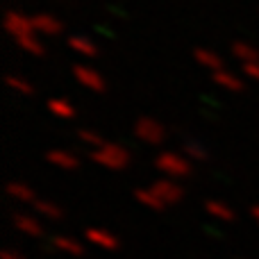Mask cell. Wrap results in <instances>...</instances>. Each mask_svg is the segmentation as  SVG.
<instances>
[{
	"mask_svg": "<svg viewBox=\"0 0 259 259\" xmlns=\"http://www.w3.org/2000/svg\"><path fill=\"white\" fill-rule=\"evenodd\" d=\"M89 157L98 166H103V168H107V170H123V168H127L130 161H132V155H130L127 148L121 146V143H114V141H105L103 146L94 148Z\"/></svg>",
	"mask_w": 259,
	"mask_h": 259,
	"instance_id": "cell-1",
	"label": "cell"
},
{
	"mask_svg": "<svg viewBox=\"0 0 259 259\" xmlns=\"http://www.w3.org/2000/svg\"><path fill=\"white\" fill-rule=\"evenodd\" d=\"M155 168L159 170L164 178L170 180H184L191 175L193 164L182 155V152H175V150H164L155 157Z\"/></svg>",
	"mask_w": 259,
	"mask_h": 259,
	"instance_id": "cell-2",
	"label": "cell"
},
{
	"mask_svg": "<svg viewBox=\"0 0 259 259\" xmlns=\"http://www.w3.org/2000/svg\"><path fill=\"white\" fill-rule=\"evenodd\" d=\"M134 137L139 141L148 143V146H161L166 141V127L161 125L157 118L150 116H141L134 123Z\"/></svg>",
	"mask_w": 259,
	"mask_h": 259,
	"instance_id": "cell-3",
	"label": "cell"
},
{
	"mask_svg": "<svg viewBox=\"0 0 259 259\" xmlns=\"http://www.w3.org/2000/svg\"><path fill=\"white\" fill-rule=\"evenodd\" d=\"M73 77L77 80L80 87H84L87 91H94V94H103L107 89V82H105L103 73L98 68L89 66V64H75L73 66Z\"/></svg>",
	"mask_w": 259,
	"mask_h": 259,
	"instance_id": "cell-4",
	"label": "cell"
},
{
	"mask_svg": "<svg viewBox=\"0 0 259 259\" xmlns=\"http://www.w3.org/2000/svg\"><path fill=\"white\" fill-rule=\"evenodd\" d=\"M3 25H5V32H7L14 41L23 39V36L36 34L34 23H32V16H27V14H23V12H7L5 14Z\"/></svg>",
	"mask_w": 259,
	"mask_h": 259,
	"instance_id": "cell-5",
	"label": "cell"
},
{
	"mask_svg": "<svg viewBox=\"0 0 259 259\" xmlns=\"http://www.w3.org/2000/svg\"><path fill=\"white\" fill-rule=\"evenodd\" d=\"M150 189L155 191V196L164 202L166 207L170 205H178V202L184 200V189L178 180H170V178H159L150 184Z\"/></svg>",
	"mask_w": 259,
	"mask_h": 259,
	"instance_id": "cell-6",
	"label": "cell"
},
{
	"mask_svg": "<svg viewBox=\"0 0 259 259\" xmlns=\"http://www.w3.org/2000/svg\"><path fill=\"white\" fill-rule=\"evenodd\" d=\"M84 239L91 243V246L100 248V250H118L121 248V241H118V237L114 232H109V230L105 228H87L84 230Z\"/></svg>",
	"mask_w": 259,
	"mask_h": 259,
	"instance_id": "cell-7",
	"label": "cell"
},
{
	"mask_svg": "<svg viewBox=\"0 0 259 259\" xmlns=\"http://www.w3.org/2000/svg\"><path fill=\"white\" fill-rule=\"evenodd\" d=\"M32 23H34L36 34L41 36H59L64 32L62 21L57 16H53V14H34Z\"/></svg>",
	"mask_w": 259,
	"mask_h": 259,
	"instance_id": "cell-8",
	"label": "cell"
},
{
	"mask_svg": "<svg viewBox=\"0 0 259 259\" xmlns=\"http://www.w3.org/2000/svg\"><path fill=\"white\" fill-rule=\"evenodd\" d=\"M12 223H14V228H16L21 234H25V237H32V239L44 237V225H41V221L32 214H14Z\"/></svg>",
	"mask_w": 259,
	"mask_h": 259,
	"instance_id": "cell-9",
	"label": "cell"
},
{
	"mask_svg": "<svg viewBox=\"0 0 259 259\" xmlns=\"http://www.w3.org/2000/svg\"><path fill=\"white\" fill-rule=\"evenodd\" d=\"M50 246H53V250L64 252V255H71V257L84 255V246H82V241L68 237V234H55V237L50 239Z\"/></svg>",
	"mask_w": 259,
	"mask_h": 259,
	"instance_id": "cell-10",
	"label": "cell"
},
{
	"mask_svg": "<svg viewBox=\"0 0 259 259\" xmlns=\"http://www.w3.org/2000/svg\"><path fill=\"white\" fill-rule=\"evenodd\" d=\"M46 161H48V164H53L55 168H62V170H75L77 166H80V159H77L71 150H64V148L48 150Z\"/></svg>",
	"mask_w": 259,
	"mask_h": 259,
	"instance_id": "cell-11",
	"label": "cell"
},
{
	"mask_svg": "<svg viewBox=\"0 0 259 259\" xmlns=\"http://www.w3.org/2000/svg\"><path fill=\"white\" fill-rule=\"evenodd\" d=\"M205 214L211 216L214 221H219V223H232V221L237 219L232 207L223 200H216V198H211V200L205 202Z\"/></svg>",
	"mask_w": 259,
	"mask_h": 259,
	"instance_id": "cell-12",
	"label": "cell"
},
{
	"mask_svg": "<svg viewBox=\"0 0 259 259\" xmlns=\"http://www.w3.org/2000/svg\"><path fill=\"white\" fill-rule=\"evenodd\" d=\"M193 59H196L202 68H207V71H211V73L225 68L223 57H221L216 50H211V48H196V50H193Z\"/></svg>",
	"mask_w": 259,
	"mask_h": 259,
	"instance_id": "cell-13",
	"label": "cell"
},
{
	"mask_svg": "<svg viewBox=\"0 0 259 259\" xmlns=\"http://www.w3.org/2000/svg\"><path fill=\"white\" fill-rule=\"evenodd\" d=\"M211 80H214V84L216 87H221V89H225V91H243V80L237 75V73H232V71H228V68H221V71H216V73H211Z\"/></svg>",
	"mask_w": 259,
	"mask_h": 259,
	"instance_id": "cell-14",
	"label": "cell"
},
{
	"mask_svg": "<svg viewBox=\"0 0 259 259\" xmlns=\"http://www.w3.org/2000/svg\"><path fill=\"white\" fill-rule=\"evenodd\" d=\"M68 48L73 50V53H77L80 57H96L98 55V46L94 44V41L89 39V36H84V34H73V36H68Z\"/></svg>",
	"mask_w": 259,
	"mask_h": 259,
	"instance_id": "cell-15",
	"label": "cell"
},
{
	"mask_svg": "<svg viewBox=\"0 0 259 259\" xmlns=\"http://www.w3.org/2000/svg\"><path fill=\"white\" fill-rule=\"evenodd\" d=\"M7 196L12 198V200L27 202V205H32V202L36 200L34 189H32L30 184H25V182H18V180H14V182L7 184Z\"/></svg>",
	"mask_w": 259,
	"mask_h": 259,
	"instance_id": "cell-16",
	"label": "cell"
},
{
	"mask_svg": "<svg viewBox=\"0 0 259 259\" xmlns=\"http://www.w3.org/2000/svg\"><path fill=\"white\" fill-rule=\"evenodd\" d=\"M32 209H34L36 216H44V219H50V221H57L64 216L62 207L53 200H46V198H36V200L32 202Z\"/></svg>",
	"mask_w": 259,
	"mask_h": 259,
	"instance_id": "cell-17",
	"label": "cell"
},
{
	"mask_svg": "<svg viewBox=\"0 0 259 259\" xmlns=\"http://www.w3.org/2000/svg\"><path fill=\"white\" fill-rule=\"evenodd\" d=\"M134 198H137L139 205L146 207V209H150V211H164V209H166V205L155 196V191H152L150 187L137 189V191H134Z\"/></svg>",
	"mask_w": 259,
	"mask_h": 259,
	"instance_id": "cell-18",
	"label": "cell"
},
{
	"mask_svg": "<svg viewBox=\"0 0 259 259\" xmlns=\"http://www.w3.org/2000/svg\"><path fill=\"white\" fill-rule=\"evenodd\" d=\"M48 112L53 114L55 118H62V121H68V118L75 116V107H73V103L68 98H50Z\"/></svg>",
	"mask_w": 259,
	"mask_h": 259,
	"instance_id": "cell-19",
	"label": "cell"
},
{
	"mask_svg": "<svg viewBox=\"0 0 259 259\" xmlns=\"http://www.w3.org/2000/svg\"><path fill=\"white\" fill-rule=\"evenodd\" d=\"M232 55L239 59L241 64H250V62H259V48H255L248 41H234L232 44Z\"/></svg>",
	"mask_w": 259,
	"mask_h": 259,
	"instance_id": "cell-20",
	"label": "cell"
},
{
	"mask_svg": "<svg viewBox=\"0 0 259 259\" xmlns=\"http://www.w3.org/2000/svg\"><path fill=\"white\" fill-rule=\"evenodd\" d=\"M182 155L187 157L189 161H207L209 159V155H207V150L200 146V141H193V139H189V141H184L182 146Z\"/></svg>",
	"mask_w": 259,
	"mask_h": 259,
	"instance_id": "cell-21",
	"label": "cell"
},
{
	"mask_svg": "<svg viewBox=\"0 0 259 259\" xmlns=\"http://www.w3.org/2000/svg\"><path fill=\"white\" fill-rule=\"evenodd\" d=\"M16 46L21 50H25L27 55H34V57H41L44 55V44H41L39 34H32V36H23V39H16Z\"/></svg>",
	"mask_w": 259,
	"mask_h": 259,
	"instance_id": "cell-22",
	"label": "cell"
},
{
	"mask_svg": "<svg viewBox=\"0 0 259 259\" xmlns=\"http://www.w3.org/2000/svg\"><path fill=\"white\" fill-rule=\"evenodd\" d=\"M7 87L12 91H16L18 96H32L34 94V87L30 80H25L23 75H7Z\"/></svg>",
	"mask_w": 259,
	"mask_h": 259,
	"instance_id": "cell-23",
	"label": "cell"
},
{
	"mask_svg": "<svg viewBox=\"0 0 259 259\" xmlns=\"http://www.w3.org/2000/svg\"><path fill=\"white\" fill-rule=\"evenodd\" d=\"M77 139H80L82 143H87V146H91V150L94 148H98V146H103L105 143V139L100 137L96 130H89V127H82V130H77Z\"/></svg>",
	"mask_w": 259,
	"mask_h": 259,
	"instance_id": "cell-24",
	"label": "cell"
},
{
	"mask_svg": "<svg viewBox=\"0 0 259 259\" xmlns=\"http://www.w3.org/2000/svg\"><path fill=\"white\" fill-rule=\"evenodd\" d=\"M241 68H243V75H246L248 80H252V82H257L259 84V62L241 64Z\"/></svg>",
	"mask_w": 259,
	"mask_h": 259,
	"instance_id": "cell-25",
	"label": "cell"
},
{
	"mask_svg": "<svg viewBox=\"0 0 259 259\" xmlns=\"http://www.w3.org/2000/svg\"><path fill=\"white\" fill-rule=\"evenodd\" d=\"M0 259H27L23 252H18L16 248H5L3 255H0Z\"/></svg>",
	"mask_w": 259,
	"mask_h": 259,
	"instance_id": "cell-26",
	"label": "cell"
},
{
	"mask_svg": "<svg viewBox=\"0 0 259 259\" xmlns=\"http://www.w3.org/2000/svg\"><path fill=\"white\" fill-rule=\"evenodd\" d=\"M250 214H252V219H255V221H257V225H259V205L252 207V209H250Z\"/></svg>",
	"mask_w": 259,
	"mask_h": 259,
	"instance_id": "cell-27",
	"label": "cell"
}]
</instances>
